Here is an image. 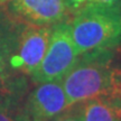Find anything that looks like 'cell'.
<instances>
[{
    "mask_svg": "<svg viewBox=\"0 0 121 121\" xmlns=\"http://www.w3.org/2000/svg\"><path fill=\"white\" fill-rule=\"evenodd\" d=\"M78 55L91 51L113 49L121 38V6L84 4L69 20Z\"/></svg>",
    "mask_w": 121,
    "mask_h": 121,
    "instance_id": "obj_2",
    "label": "cell"
},
{
    "mask_svg": "<svg viewBox=\"0 0 121 121\" xmlns=\"http://www.w3.org/2000/svg\"><path fill=\"white\" fill-rule=\"evenodd\" d=\"M78 55L71 36L69 20L53 26L47 51L37 69L30 75L36 84L62 81L78 62Z\"/></svg>",
    "mask_w": 121,
    "mask_h": 121,
    "instance_id": "obj_3",
    "label": "cell"
},
{
    "mask_svg": "<svg viewBox=\"0 0 121 121\" xmlns=\"http://www.w3.org/2000/svg\"><path fill=\"white\" fill-rule=\"evenodd\" d=\"M64 1L67 9H69V11L71 13V15H73L75 11L81 9L87 2V0H64Z\"/></svg>",
    "mask_w": 121,
    "mask_h": 121,
    "instance_id": "obj_11",
    "label": "cell"
},
{
    "mask_svg": "<svg viewBox=\"0 0 121 121\" xmlns=\"http://www.w3.org/2000/svg\"><path fill=\"white\" fill-rule=\"evenodd\" d=\"M30 121H49L69 107L62 81L38 83L26 99Z\"/></svg>",
    "mask_w": 121,
    "mask_h": 121,
    "instance_id": "obj_5",
    "label": "cell"
},
{
    "mask_svg": "<svg viewBox=\"0 0 121 121\" xmlns=\"http://www.w3.org/2000/svg\"><path fill=\"white\" fill-rule=\"evenodd\" d=\"M86 4L102 7H119L121 6V0H87Z\"/></svg>",
    "mask_w": 121,
    "mask_h": 121,
    "instance_id": "obj_12",
    "label": "cell"
},
{
    "mask_svg": "<svg viewBox=\"0 0 121 121\" xmlns=\"http://www.w3.org/2000/svg\"><path fill=\"white\" fill-rule=\"evenodd\" d=\"M25 22L0 8V80L13 75L11 60Z\"/></svg>",
    "mask_w": 121,
    "mask_h": 121,
    "instance_id": "obj_8",
    "label": "cell"
},
{
    "mask_svg": "<svg viewBox=\"0 0 121 121\" xmlns=\"http://www.w3.org/2000/svg\"><path fill=\"white\" fill-rule=\"evenodd\" d=\"M9 10L17 19L35 26H54L71 15L64 0H11Z\"/></svg>",
    "mask_w": 121,
    "mask_h": 121,
    "instance_id": "obj_6",
    "label": "cell"
},
{
    "mask_svg": "<svg viewBox=\"0 0 121 121\" xmlns=\"http://www.w3.org/2000/svg\"><path fill=\"white\" fill-rule=\"evenodd\" d=\"M62 84L69 105L94 98L121 96V66L112 63V49L80 55Z\"/></svg>",
    "mask_w": 121,
    "mask_h": 121,
    "instance_id": "obj_1",
    "label": "cell"
},
{
    "mask_svg": "<svg viewBox=\"0 0 121 121\" xmlns=\"http://www.w3.org/2000/svg\"><path fill=\"white\" fill-rule=\"evenodd\" d=\"M28 89L25 75L0 81V121H30L25 107Z\"/></svg>",
    "mask_w": 121,
    "mask_h": 121,
    "instance_id": "obj_7",
    "label": "cell"
},
{
    "mask_svg": "<svg viewBox=\"0 0 121 121\" xmlns=\"http://www.w3.org/2000/svg\"><path fill=\"white\" fill-rule=\"evenodd\" d=\"M9 1H11V0H0V4H4L6 2H9Z\"/></svg>",
    "mask_w": 121,
    "mask_h": 121,
    "instance_id": "obj_13",
    "label": "cell"
},
{
    "mask_svg": "<svg viewBox=\"0 0 121 121\" xmlns=\"http://www.w3.org/2000/svg\"><path fill=\"white\" fill-rule=\"evenodd\" d=\"M49 121H83L81 103H75Z\"/></svg>",
    "mask_w": 121,
    "mask_h": 121,
    "instance_id": "obj_10",
    "label": "cell"
},
{
    "mask_svg": "<svg viewBox=\"0 0 121 121\" xmlns=\"http://www.w3.org/2000/svg\"><path fill=\"white\" fill-rule=\"evenodd\" d=\"M52 29L53 26H35L25 22L11 60L13 73L30 76L37 69L47 51Z\"/></svg>",
    "mask_w": 121,
    "mask_h": 121,
    "instance_id": "obj_4",
    "label": "cell"
},
{
    "mask_svg": "<svg viewBox=\"0 0 121 121\" xmlns=\"http://www.w3.org/2000/svg\"><path fill=\"white\" fill-rule=\"evenodd\" d=\"M81 103L83 121H121V96H102Z\"/></svg>",
    "mask_w": 121,
    "mask_h": 121,
    "instance_id": "obj_9",
    "label": "cell"
}]
</instances>
